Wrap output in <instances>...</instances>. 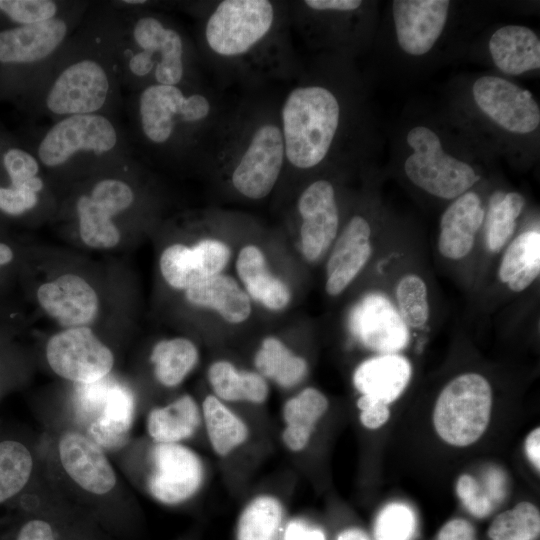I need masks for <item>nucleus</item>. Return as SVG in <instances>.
<instances>
[{"mask_svg": "<svg viewBox=\"0 0 540 540\" xmlns=\"http://www.w3.org/2000/svg\"><path fill=\"white\" fill-rule=\"evenodd\" d=\"M186 8L196 21L194 42L202 67L221 83L261 90L298 74L289 1H196Z\"/></svg>", "mask_w": 540, "mask_h": 540, "instance_id": "1", "label": "nucleus"}, {"mask_svg": "<svg viewBox=\"0 0 540 540\" xmlns=\"http://www.w3.org/2000/svg\"><path fill=\"white\" fill-rule=\"evenodd\" d=\"M279 98L248 91L230 103L204 171L230 195L260 202L280 186L285 147Z\"/></svg>", "mask_w": 540, "mask_h": 540, "instance_id": "2", "label": "nucleus"}, {"mask_svg": "<svg viewBox=\"0 0 540 540\" xmlns=\"http://www.w3.org/2000/svg\"><path fill=\"white\" fill-rule=\"evenodd\" d=\"M230 103L206 82L148 85L134 92L136 136L154 157L204 170Z\"/></svg>", "mask_w": 540, "mask_h": 540, "instance_id": "3", "label": "nucleus"}, {"mask_svg": "<svg viewBox=\"0 0 540 540\" xmlns=\"http://www.w3.org/2000/svg\"><path fill=\"white\" fill-rule=\"evenodd\" d=\"M149 5L129 7L117 27L93 37L110 57L120 83L133 92L152 84L204 83L194 39Z\"/></svg>", "mask_w": 540, "mask_h": 540, "instance_id": "4", "label": "nucleus"}, {"mask_svg": "<svg viewBox=\"0 0 540 540\" xmlns=\"http://www.w3.org/2000/svg\"><path fill=\"white\" fill-rule=\"evenodd\" d=\"M279 98V119L285 147L281 183L305 180L326 164L343 124L344 107L328 84L301 69ZM280 187V186H279Z\"/></svg>", "mask_w": 540, "mask_h": 540, "instance_id": "5", "label": "nucleus"}, {"mask_svg": "<svg viewBox=\"0 0 540 540\" xmlns=\"http://www.w3.org/2000/svg\"><path fill=\"white\" fill-rule=\"evenodd\" d=\"M120 84L115 67L93 39L83 52L53 65L43 82V111L55 120L73 115H108Z\"/></svg>", "mask_w": 540, "mask_h": 540, "instance_id": "6", "label": "nucleus"}, {"mask_svg": "<svg viewBox=\"0 0 540 540\" xmlns=\"http://www.w3.org/2000/svg\"><path fill=\"white\" fill-rule=\"evenodd\" d=\"M124 137L110 116L73 115L55 120L41 136L35 156L43 169L58 171L102 164L124 156Z\"/></svg>", "mask_w": 540, "mask_h": 540, "instance_id": "7", "label": "nucleus"}, {"mask_svg": "<svg viewBox=\"0 0 540 540\" xmlns=\"http://www.w3.org/2000/svg\"><path fill=\"white\" fill-rule=\"evenodd\" d=\"M492 409V389L478 373L453 378L440 392L433 411L437 434L446 443L465 447L485 432Z\"/></svg>", "mask_w": 540, "mask_h": 540, "instance_id": "8", "label": "nucleus"}, {"mask_svg": "<svg viewBox=\"0 0 540 540\" xmlns=\"http://www.w3.org/2000/svg\"><path fill=\"white\" fill-rule=\"evenodd\" d=\"M407 142L413 153L405 161V173L414 185L427 193L442 199H456L479 180L469 164L444 152L440 138L428 127L412 128Z\"/></svg>", "mask_w": 540, "mask_h": 540, "instance_id": "9", "label": "nucleus"}, {"mask_svg": "<svg viewBox=\"0 0 540 540\" xmlns=\"http://www.w3.org/2000/svg\"><path fill=\"white\" fill-rule=\"evenodd\" d=\"M293 212L302 256L314 263L331 248L340 229V209L333 182L319 177L303 183L295 195Z\"/></svg>", "mask_w": 540, "mask_h": 540, "instance_id": "10", "label": "nucleus"}, {"mask_svg": "<svg viewBox=\"0 0 540 540\" xmlns=\"http://www.w3.org/2000/svg\"><path fill=\"white\" fill-rule=\"evenodd\" d=\"M46 359L55 374L78 384L100 381L114 366V354L89 326L64 328L46 344Z\"/></svg>", "mask_w": 540, "mask_h": 540, "instance_id": "11", "label": "nucleus"}, {"mask_svg": "<svg viewBox=\"0 0 540 540\" xmlns=\"http://www.w3.org/2000/svg\"><path fill=\"white\" fill-rule=\"evenodd\" d=\"M75 18L68 12L54 19L17 25L0 31V63L26 67H52L64 52Z\"/></svg>", "mask_w": 540, "mask_h": 540, "instance_id": "12", "label": "nucleus"}, {"mask_svg": "<svg viewBox=\"0 0 540 540\" xmlns=\"http://www.w3.org/2000/svg\"><path fill=\"white\" fill-rule=\"evenodd\" d=\"M147 479L150 494L159 502L175 505L189 500L205 478L199 455L180 443H155L150 453Z\"/></svg>", "mask_w": 540, "mask_h": 540, "instance_id": "13", "label": "nucleus"}, {"mask_svg": "<svg viewBox=\"0 0 540 540\" xmlns=\"http://www.w3.org/2000/svg\"><path fill=\"white\" fill-rule=\"evenodd\" d=\"M231 256V247L225 240L207 236L190 246L173 243L165 247L159 270L168 286L184 292L203 279L223 273Z\"/></svg>", "mask_w": 540, "mask_h": 540, "instance_id": "14", "label": "nucleus"}, {"mask_svg": "<svg viewBox=\"0 0 540 540\" xmlns=\"http://www.w3.org/2000/svg\"><path fill=\"white\" fill-rule=\"evenodd\" d=\"M479 109L503 129L527 134L540 123V109L531 93L496 76H482L472 86Z\"/></svg>", "mask_w": 540, "mask_h": 540, "instance_id": "15", "label": "nucleus"}, {"mask_svg": "<svg viewBox=\"0 0 540 540\" xmlns=\"http://www.w3.org/2000/svg\"><path fill=\"white\" fill-rule=\"evenodd\" d=\"M349 328L363 346L381 354L397 353L409 341L407 325L381 293H370L354 305Z\"/></svg>", "mask_w": 540, "mask_h": 540, "instance_id": "16", "label": "nucleus"}, {"mask_svg": "<svg viewBox=\"0 0 540 540\" xmlns=\"http://www.w3.org/2000/svg\"><path fill=\"white\" fill-rule=\"evenodd\" d=\"M41 309L63 329L88 326L99 312L96 290L83 277L66 273L42 283L36 291Z\"/></svg>", "mask_w": 540, "mask_h": 540, "instance_id": "17", "label": "nucleus"}, {"mask_svg": "<svg viewBox=\"0 0 540 540\" xmlns=\"http://www.w3.org/2000/svg\"><path fill=\"white\" fill-rule=\"evenodd\" d=\"M372 254L371 226L354 214L338 233L326 262L325 290L329 296L342 294L365 267Z\"/></svg>", "mask_w": 540, "mask_h": 540, "instance_id": "18", "label": "nucleus"}, {"mask_svg": "<svg viewBox=\"0 0 540 540\" xmlns=\"http://www.w3.org/2000/svg\"><path fill=\"white\" fill-rule=\"evenodd\" d=\"M447 0H395L392 13L399 46L420 56L429 52L440 37L448 17Z\"/></svg>", "mask_w": 540, "mask_h": 540, "instance_id": "19", "label": "nucleus"}, {"mask_svg": "<svg viewBox=\"0 0 540 540\" xmlns=\"http://www.w3.org/2000/svg\"><path fill=\"white\" fill-rule=\"evenodd\" d=\"M58 454L68 476L88 493L104 495L115 487L114 469L92 439L81 433L67 432L59 439Z\"/></svg>", "mask_w": 540, "mask_h": 540, "instance_id": "20", "label": "nucleus"}, {"mask_svg": "<svg viewBox=\"0 0 540 540\" xmlns=\"http://www.w3.org/2000/svg\"><path fill=\"white\" fill-rule=\"evenodd\" d=\"M235 271L250 299L265 309L279 312L291 303L289 285L272 272L264 251L256 244L248 243L241 247Z\"/></svg>", "mask_w": 540, "mask_h": 540, "instance_id": "21", "label": "nucleus"}, {"mask_svg": "<svg viewBox=\"0 0 540 540\" xmlns=\"http://www.w3.org/2000/svg\"><path fill=\"white\" fill-rule=\"evenodd\" d=\"M485 211L479 196L466 192L456 198L440 219L438 249L451 260H460L472 250L475 237L484 223Z\"/></svg>", "mask_w": 540, "mask_h": 540, "instance_id": "22", "label": "nucleus"}, {"mask_svg": "<svg viewBox=\"0 0 540 540\" xmlns=\"http://www.w3.org/2000/svg\"><path fill=\"white\" fill-rule=\"evenodd\" d=\"M184 297L189 304L215 312L230 324H242L252 314V300L239 281L225 273L193 284L184 291Z\"/></svg>", "mask_w": 540, "mask_h": 540, "instance_id": "23", "label": "nucleus"}, {"mask_svg": "<svg viewBox=\"0 0 540 540\" xmlns=\"http://www.w3.org/2000/svg\"><path fill=\"white\" fill-rule=\"evenodd\" d=\"M410 377L411 365L404 356L380 354L358 365L353 384L361 396L389 405L403 393Z\"/></svg>", "mask_w": 540, "mask_h": 540, "instance_id": "24", "label": "nucleus"}, {"mask_svg": "<svg viewBox=\"0 0 540 540\" xmlns=\"http://www.w3.org/2000/svg\"><path fill=\"white\" fill-rule=\"evenodd\" d=\"M489 51L496 67L509 75H520L540 67V41L528 27L507 25L489 40Z\"/></svg>", "mask_w": 540, "mask_h": 540, "instance_id": "25", "label": "nucleus"}, {"mask_svg": "<svg viewBox=\"0 0 540 540\" xmlns=\"http://www.w3.org/2000/svg\"><path fill=\"white\" fill-rule=\"evenodd\" d=\"M328 406L327 397L314 387H306L286 400L281 440L289 451L297 453L307 447Z\"/></svg>", "mask_w": 540, "mask_h": 540, "instance_id": "26", "label": "nucleus"}, {"mask_svg": "<svg viewBox=\"0 0 540 540\" xmlns=\"http://www.w3.org/2000/svg\"><path fill=\"white\" fill-rule=\"evenodd\" d=\"M207 380L212 394L224 403L260 405L270 393L268 381L255 370L236 367L231 361H213L207 370Z\"/></svg>", "mask_w": 540, "mask_h": 540, "instance_id": "27", "label": "nucleus"}, {"mask_svg": "<svg viewBox=\"0 0 540 540\" xmlns=\"http://www.w3.org/2000/svg\"><path fill=\"white\" fill-rule=\"evenodd\" d=\"M201 423V407L193 396L184 394L152 409L147 417V431L155 443H180L192 437Z\"/></svg>", "mask_w": 540, "mask_h": 540, "instance_id": "28", "label": "nucleus"}, {"mask_svg": "<svg viewBox=\"0 0 540 540\" xmlns=\"http://www.w3.org/2000/svg\"><path fill=\"white\" fill-rule=\"evenodd\" d=\"M134 398L131 391L119 384H111L105 403L91 421L89 434L100 447L109 449L124 445L132 425Z\"/></svg>", "mask_w": 540, "mask_h": 540, "instance_id": "29", "label": "nucleus"}, {"mask_svg": "<svg viewBox=\"0 0 540 540\" xmlns=\"http://www.w3.org/2000/svg\"><path fill=\"white\" fill-rule=\"evenodd\" d=\"M540 273V232L520 233L507 246L498 268V278L513 292L527 289Z\"/></svg>", "mask_w": 540, "mask_h": 540, "instance_id": "30", "label": "nucleus"}, {"mask_svg": "<svg viewBox=\"0 0 540 540\" xmlns=\"http://www.w3.org/2000/svg\"><path fill=\"white\" fill-rule=\"evenodd\" d=\"M253 364L255 371L280 388L299 385L308 373V363L279 337H265L257 348Z\"/></svg>", "mask_w": 540, "mask_h": 540, "instance_id": "31", "label": "nucleus"}, {"mask_svg": "<svg viewBox=\"0 0 540 540\" xmlns=\"http://www.w3.org/2000/svg\"><path fill=\"white\" fill-rule=\"evenodd\" d=\"M200 407L202 423L209 444L216 455L226 457L247 441L248 425L226 403L213 394H208Z\"/></svg>", "mask_w": 540, "mask_h": 540, "instance_id": "32", "label": "nucleus"}, {"mask_svg": "<svg viewBox=\"0 0 540 540\" xmlns=\"http://www.w3.org/2000/svg\"><path fill=\"white\" fill-rule=\"evenodd\" d=\"M286 522L281 500L260 494L249 500L238 515L235 540H280Z\"/></svg>", "mask_w": 540, "mask_h": 540, "instance_id": "33", "label": "nucleus"}, {"mask_svg": "<svg viewBox=\"0 0 540 540\" xmlns=\"http://www.w3.org/2000/svg\"><path fill=\"white\" fill-rule=\"evenodd\" d=\"M150 361L156 380L164 387L174 388L196 367L199 350L187 337L166 338L153 346Z\"/></svg>", "mask_w": 540, "mask_h": 540, "instance_id": "34", "label": "nucleus"}, {"mask_svg": "<svg viewBox=\"0 0 540 540\" xmlns=\"http://www.w3.org/2000/svg\"><path fill=\"white\" fill-rule=\"evenodd\" d=\"M524 206L525 199L517 192L496 191L491 196L484 218L485 242L490 252L497 253L507 244Z\"/></svg>", "mask_w": 540, "mask_h": 540, "instance_id": "35", "label": "nucleus"}, {"mask_svg": "<svg viewBox=\"0 0 540 540\" xmlns=\"http://www.w3.org/2000/svg\"><path fill=\"white\" fill-rule=\"evenodd\" d=\"M78 231L82 242L93 249H111L121 241V232L114 220L86 193L75 201Z\"/></svg>", "mask_w": 540, "mask_h": 540, "instance_id": "36", "label": "nucleus"}, {"mask_svg": "<svg viewBox=\"0 0 540 540\" xmlns=\"http://www.w3.org/2000/svg\"><path fill=\"white\" fill-rule=\"evenodd\" d=\"M33 470V457L21 442H0V504L18 494L28 483Z\"/></svg>", "mask_w": 540, "mask_h": 540, "instance_id": "37", "label": "nucleus"}, {"mask_svg": "<svg viewBox=\"0 0 540 540\" xmlns=\"http://www.w3.org/2000/svg\"><path fill=\"white\" fill-rule=\"evenodd\" d=\"M539 532L538 508L530 502H520L494 518L488 530V537L490 540H535Z\"/></svg>", "mask_w": 540, "mask_h": 540, "instance_id": "38", "label": "nucleus"}, {"mask_svg": "<svg viewBox=\"0 0 540 540\" xmlns=\"http://www.w3.org/2000/svg\"><path fill=\"white\" fill-rule=\"evenodd\" d=\"M397 311L411 328L423 327L430 316L428 291L424 280L416 274H406L395 288Z\"/></svg>", "mask_w": 540, "mask_h": 540, "instance_id": "39", "label": "nucleus"}, {"mask_svg": "<svg viewBox=\"0 0 540 540\" xmlns=\"http://www.w3.org/2000/svg\"><path fill=\"white\" fill-rule=\"evenodd\" d=\"M2 165L8 175L10 187H27L37 193L45 188L41 177V164L35 154L18 147L8 148L2 156Z\"/></svg>", "mask_w": 540, "mask_h": 540, "instance_id": "40", "label": "nucleus"}, {"mask_svg": "<svg viewBox=\"0 0 540 540\" xmlns=\"http://www.w3.org/2000/svg\"><path fill=\"white\" fill-rule=\"evenodd\" d=\"M414 511L404 503H390L377 515L374 540H411L416 532Z\"/></svg>", "mask_w": 540, "mask_h": 540, "instance_id": "41", "label": "nucleus"}, {"mask_svg": "<svg viewBox=\"0 0 540 540\" xmlns=\"http://www.w3.org/2000/svg\"><path fill=\"white\" fill-rule=\"evenodd\" d=\"M64 5L52 0H0V10L18 25L45 22L63 15Z\"/></svg>", "mask_w": 540, "mask_h": 540, "instance_id": "42", "label": "nucleus"}, {"mask_svg": "<svg viewBox=\"0 0 540 540\" xmlns=\"http://www.w3.org/2000/svg\"><path fill=\"white\" fill-rule=\"evenodd\" d=\"M456 493L465 508L475 517H486L496 508L485 485H481L469 474H463L458 478Z\"/></svg>", "mask_w": 540, "mask_h": 540, "instance_id": "43", "label": "nucleus"}, {"mask_svg": "<svg viewBox=\"0 0 540 540\" xmlns=\"http://www.w3.org/2000/svg\"><path fill=\"white\" fill-rule=\"evenodd\" d=\"M106 378L88 384H79L75 394V408L79 417L84 420H93L100 413L111 384L105 381Z\"/></svg>", "mask_w": 540, "mask_h": 540, "instance_id": "44", "label": "nucleus"}, {"mask_svg": "<svg viewBox=\"0 0 540 540\" xmlns=\"http://www.w3.org/2000/svg\"><path fill=\"white\" fill-rule=\"evenodd\" d=\"M39 195L27 187L0 186V211L10 216L23 215L38 205Z\"/></svg>", "mask_w": 540, "mask_h": 540, "instance_id": "45", "label": "nucleus"}, {"mask_svg": "<svg viewBox=\"0 0 540 540\" xmlns=\"http://www.w3.org/2000/svg\"><path fill=\"white\" fill-rule=\"evenodd\" d=\"M280 540H327L320 527L301 517L286 520Z\"/></svg>", "mask_w": 540, "mask_h": 540, "instance_id": "46", "label": "nucleus"}, {"mask_svg": "<svg viewBox=\"0 0 540 540\" xmlns=\"http://www.w3.org/2000/svg\"><path fill=\"white\" fill-rule=\"evenodd\" d=\"M360 411V421L368 429H377L387 422L390 417L388 405L360 396L357 400Z\"/></svg>", "mask_w": 540, "mask_h": 540, "instance_id": "47", "label": "nucleus"}, {"mask_svg": "<svg viewBox=\"0 0 540 540\" xmlns=\"http://www.w3.org/2000/svg\"><path fill=\"white\" fill-rule=\"evenodd\" d=\"M436 540H476V535L468 521L452 519L440 529Z\"/></svg>", "mask_w": 540, "mask_h": 540, "instance_id": "48", "label": "nucleus"}, {"mask_svg": "<svg viewBox=\"0 0 540 540\" xmlns=\"http://www.w3.org/2000/svg\"><path fill=\"white\" fill-rule=\"evenodd\" d=\"M17 540H55L51 525L41 519L26 522L20 529Z\"/></svg>", "mask_w": 540, "mask_h": 540, "instance_id": "49", "label": "nucleus"}, {"mask_svg": "<svg viewBox=\"0 0 540 540\" xmlns=\"http://www.w3.org/2000/svg\"><path fill=\"white\" fill-rule=\"evenodd\" d=\"M525 451L529 461L537 471L540 470V429L535 428L525 440Z\"/></svg>", "mask_w": 540, "mask_h": 540, "instance_id": "50", "label": "nucleus"}, {"mask_svg": "<svg viewBox=\"0 0 540 540\" xmlns=\"http://www.w3.org/2000/svg\"><path fill=\"white\" fill-rule=\"evenodd\" d=\"M335 540H369L366 534L358 528H347L342 530Z\"/></svg>", "mask_w": 540, "mask_h": 540, "instance_id": "51", "label": "nucleus"}, {"mask_svg": "<svg viewBox=\"0 0 540 540\" xmlns=\"http://www.w3.org/2000/svg\"><path fill=\"white\" fill-rule=\"evenodd\" d=\"M14 256L12 247L4 242H0V268L11 264Z\"/></svg>", "mask_w": 540, "mask_h": 540, "instance_id": "52", "label": "nucleus"}]
</instances>
